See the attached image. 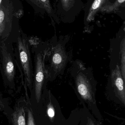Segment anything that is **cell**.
<instances>
[{
	"label": "cell",
	"instance_id": "1",
	"mask_svg": "<svg viewBox=\"0 0 125 125\" xmlns=\"http://www.w3.org/2000/svg\"><path fill=\"white\" fill-rule=\"evenodd\" d=\"M77 93L84 101L95 104V95L92 78L87 68L78 62H75L72 71Z\"/></svg>",
	"mask_w": 125,
	"mask_h": 125
},
{
	"label": "cell",
	"instance_id": "2",
	"mask_svg": "<svg viewBox=\"0 0 125 125\" xmlns=\"http://www.w3.org/2000/svg\"><path fill=\"white\" fill-rule=\"evenodd\" d=\"M45 55L46 54H43L42 51H37L34 58L35 71L31 92H33L37 103L41 100L42 93L46 88V83L48 80L44 62Z\"/></svg>",
	"mask_w": 125,
	"mask_h": 125
},
{
	"label": "cell",
	"instance_id": "3",
	"mask_svg": "<svg viewBox=\"0 0 125 125\" xmlns=\"http://www.w3.org/2000/svg\"><path fill=\"white\" fill-rule=\"evenodd\" d=\"M17 46L20 62L25 76L27 86L31 91L33 87L34 74L29 45L27 38L19 37Z\"/></svg>",
	"mask_w": 125,
	"mask_h": 125
},
{
	"label": "cell",
	"instance_id": "4",
	"mask_svg": "<svg viewBox=\"0 0 125 125\" xmlns=\"http://www.w3.org/2000/svg\"><path fill=\"white\" fill-rule=\"evenodd\" d=\"M68 57L64 47L59 43L54 48L50 57V65L46 69L48 80H53L64 71Z\"/></svg>",
	"mask_w": 125,
	"mask_h": 125
},
{
	"label": "cell",
	"instance_id": "5",
	"mask_svg": "<svg viewBox=\"0 0 125 125\" xmlns=\"http://www.w3.org/2000/svg\"><path fill=\"white\" fill-rule=\"evenodd\" d=\"M1 73L4 80L10 84L14 83L15 68L11 54L4 42L0 47Z\"/></svg>",
	"mask_w": 125,
	"mask_h": 125
},
{
	"label": "cell",
	"instance_id": "6",
	"mask_svg": "<svg viewBox=\"0 0 125 125\" xmlns=\"http://www.w3.org/2000/svg\"><path fill=\"white\" fill-rule=\"evenodd\" d=\"M112 86L116 97L125 107V84L121 74L120 67L117 65L111 73Z\"/></svg>",
	"mask_w": 125,
	"mask_h": 125
},
{
	"label": "cell",
	"instance_id": "7",
	"mask_svg": "<svg viewBox=\"0 0 125 125\" xmlns=\"http://www.w3.org/2000/svg\"><path fill=\"white\" fill-rule=\"evenodd\" d=\"M13 125H26L25 114L22 106L17 107L15 109L12 115Z\"/></svg>",
	"mask_w": 125,
	"mask_h": 125
},
{
	"label": "cell",
	"instance_id": "8",
	"mask_svg": "<svg viewBox=\"0 0 125 125\" xmlns=\"http://www.w3.org/2000/svg\"><path fill=\"white\" fill-rule=\"evenodd\" d=\"M120 48L121 64H125V36L121 42Z\"/></svg>",
	"mask_w": 125,
	"mask_h": 125
},
{
	"label": "cell",
	"instance_id": "9",
	"mask_svg": "<svg viewBox=\"0 0 125 125\" xmlns=\"http://www.w3.org/2000/svg\"><path fill=\"white\" fill-rule=\"evenodd\" d=\"M47 112L48 115L51 120L53 119L55 115V109L53 107V105L51 103V101H50V103L48 104L47 106Z\"/></svg>",
	"mask_w": 125,
	"mask_h": 125
},
{
	"label": "cell",
	"instance_id": "10",
	"mask_svg": "<svg viewBox=\"0 0 125 125\" xmlns=\"http://www.w3.org/2000/svg\"><path fill=\"white\" fill-rule=\"evenodd\" d=\"M27 111L28 113L27 125H36L34 117L31 109L28 108Z\"/></svg>",
	"mask_w": 125,
	"mask_h": 125
},
{
	"label": "cell",
	"instance_id": "11",
	"mask_svg": "<svg viewBox=\"0 0 125 125\" xmlns=\"http://www.w3.org/2000/svg\"><path fill=\"white\" fill-rule=\"evenodd\" d=\"M120 70L122 76L125 84V64H121Z\"/></svg>",
	"mask_w": 125,
	"mask_h": 125
},
{
	"label": "cell",
	"instance_id": "12",
	"mask_svg": "<svg viewBox=\"0 0 125 125\" xmlns=\"http://www.w3.org/2000/svg\"><path fill=\"white\" fill-rule=\"evenodd\" d=\"M4 18V15L3 12L2 11H0V23L3 21Z\"/></svg>",
	"mask_w": 125,
	"mask_h": 125
},
{
	"label": "cell",
	"instance_id": "13",
	"mask_svg": "<svg viewBox=\"0 0 125 125\" xmlns=\"http://www.w3.org/2000/svg\"><path fill=\"white\" fill-rule=\"evenodd\" d=\"M87 125H95L93 120L89 117H87Z\"/></svg>",
	"mask_w": 125,
	"mask_h": 125
},
{
	"label": "cell",
	"instance_id": "14",
	"mask_svg": "<svg viewBox=\"0 0 125 125\" xmlns=\"http://www.w3.org/2000/svg\"><path fill=\"white\" fill-rule=\"evenodd\" d=\"M6 111V107L0 101V111Z\"/></svg>",
	"mask_w": 125,
	"mask_h": 125
},
{
	"label": "cell",
	"instance_id": "15",
	"mask_svg": "<svg viewBox=\"0 0 125 125\" xmlns=\"http://www.w3.org/2000/svg\"><path fill=\"white\" fill-rule=\"evenodd\" d=\"M125 1V0H118V1L120 3H123V2H124Z\"/></svg>",
	"mask_w": 125,
	"mask_h": 125
},
{
	"label": "cell",
	"instance_id": "16",
	"mask_svg": "<svg viewBox=\"0 0 125 125\" xmlns=\"http://www.w3.org/2000/svg\"><path fill=\"white\" fill-rule=\"evenodd\" d=\"M41 0L42 1V2H46L47 0Z\"/></svg>",
	"mask_w": 125,
	"mask_h": 125
},
{
	"label": "cell",
	"instance_id": "17",
	"mask_svg": "<svg viewBox=\"0 0 125 125\" xmlns=\"http://www.w3.org/2000/svg\"><path fill=\"white\" fill-rule=\"evenodd\" d=\"M64 0V2H67V1L68 0Z\"/></svg>",
	"mask_w": 125,
	"mask_h": 125
},
{
	"label": "cell",
	"instance_id": "18",
	"mask_svg": "<svg viewBox=\"0 0 125 125\" xmlns=\"http://www.w3.org/2000/svg\"><path fill=\"white\" fill-rule=\"evenodd\" d=\"M1 0H0V4L1 3Z\"/></svg>",
	"mask_w": 125,
	"mask_h": 125
}]
</instances>
